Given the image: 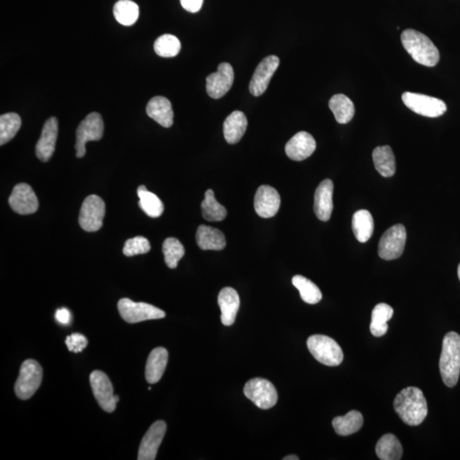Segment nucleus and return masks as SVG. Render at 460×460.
Here are the masks:
<instances>
[{
	"label": "nucleus",
	"mask_w": 460,
	"mask_h": 460,
	"mask_svg": "<svg viewBox=\"0 0 460 460\" xmlns=\"http://www.w3.org/2000/svg\"><path fill=\"white\" fill-rule=\"evenodd\" d=\"M329 108L340 124L349 123L354 115V105L344 94L334 95L329 101Z\"/></svg>",
	"instance_id": "obj_30"
},
{
	"label": "nucleus",
	"mask_w": 460,
	"mask_h": 460,
	"mask_svg": "<svg viewBox=\"0 0 460 460\" xmlns=\"http://www.w3.org/2000/svg\"><path fill=\"white\" fill-rule=\"evenodd\" d=\"M298 459H300V458H298V456L296 455H289L283 458V460H298Z\"/></svg>",
	"instance_id": "obj_43"
},
{
	"label": "nucleus",
	"mask_w": 460,
	"mask_h": 460,
	"mask_svg": "<svg viewBox=\"0 0 460 460\" xmlns=\"http://www.w3.org/2000/svg\"><path fill=\"white\" fill-rule=\"evenodd\" d=\"M393 314L392 307L389 305L378 304L374 307L370 324V331L373 336L382 337L388 332L389 326L387 322L392 318Z\"/></svg>",
	"instance_id": "obj_29"
},
{
	"label": "nucleus",
	"mask_w": 460,
	"mask_h": 460,
	"mask_svg": "<svg viewBox=\"0 0 460 460\" xmlns=\"http://www.w3.org/2000/svg\"><path fill=\"white\" fill-rule=\"evenodd\" d=\"M248 119L244 113L234 111L226 118L224 124V135L229 144L239 143L248 128Z\"/></svg>",
	"instance_id": "obj_24"
},
{
	"label": "nucleus",
	"mask_w": 460,
	"mask_h": 460,
	"mask_svg": "<svg viewBox=\"0 0 460 460\" xmlns=\"http://www.w3.org/2000/svg\"><path fill=\"white\" fill-rule=\"evenodd\" d=\"M56 320L63 325H68L71 321V313L66 308H62L56 310L55 314Z\"/></svg>",
	"instance_id": "obj_42"
},
{
	"label": "nucleus",
	"mask_w": 460,
	"mask_h": 460,
	"mask_svg": "<svg viewBox=\"0 0 460 460\" xmlns=\"http://www.w3.org/2000/svg\"><path fill=\"white\" fill-rule=\"evenodd\" d=\"M115 18L124 26H132L139 17V7L131 0H120L114 7Z\"/></svg>",
	"instance_id": "obj_35"
},
{
	"label": "nucleus",
	"mask_w": 460,
	"mask_h": 460,
	"mask_svg": "<svg viewBox=\"0 0 460 460\" xmlns=\"http://www.w3.org/2000/svg\"><path fill=\"white\" fill-rule=\"evenodd\" d=\"M43 369L38 362L27 360L22 364L19 377L15 385V392L21 400H27L41 385Z\"/></svg>",
	"instance_id": "obj_5"
},
{
	"label": "nucleus",
	"mask_w": 460,
	"mask_h": 460,
	"mask_svg": "<svg viewBox=\"0 0 460 460\" xmlns=\"http://www.w3.org/2000/svg\"><path fill=\"white\" fill-rule=\"evenodd\" d=\"M407 231L404 226L397 224L387 229L379 241L378 255L387 261L397 260L404 252Z\"/></svg>",
	"instance_id": "obj_10"
},
{
	"label": "nucleus",
	"mask_w": 460,
	"mask_h": 460,
	"mask_svg": "<svg viewBox=\"0 0 460 460\" xmlns=\"http://www.w3.org/2000/svg\"><path fill=\"white\" fill-rule=\"evenodd\" d=\"M235 79V72L227 63L219 64L217 71L207 78V92L213 99H219L231 89Z\"/></svg>",
	"instance_id": "obj_14"
},
{
	"label": "nucleus",
	"mask_w": 460,
	"mask_h": 460,
	"mask_svg": "<svg viewBox=\"0 0 460 460\" xmlns=\"http://www.w3.org/2000/svg\"><path fill=\"white\" fill-rule=\"evenodd\" d=\"M439 366L444 383L453 388L460 374V336L457 333L450 332L444 337Z\"/></svg>",
	"instance_id": "obj_3"
},
{
	"label": "nucleus",
	"mask_w": 460,
	"mask_h": 460,
	"mask_svg": "<svg viewBox=\"0 0 460 460\" xmlns=\"http://www.w3.org/2000/svg\"><path fill=\"white\" fill-rule=\"evenodd\" d=\"M375 168L383 177H391L397 170L395 158L392 149L390 146L377 147L373 152Z\"/></svg>",
	"instance_id": "obj_26"
},
{
	"label": "nucleus",
	"mask_w": 460,
	"mask_h": 460,
	"mask_svg": "<svg viewBox=\"0 0 460 460\" xmlns=\"http://www.w3.org/2000/svg\"><path fill=\"white\" fill-rule=\"evenodd\" d=\"M106 212L102 198L96 195L89 196L80 208L79 224L84 231L96 232L103 227Z\"/></svg>",
	"instance_id": "obj_9"
},
{
	"label": "nucleus",
	"mask_w": 460,
	"mask_h": 460,
	"mask_svg": "<svg viewBox=\"0 0 460 460\" xmlns=\"http://www.w3.org/2000/svg\"><path fill=\"white\" fill-rule=\"evenodd\" d=\"M58 136V121L55 117L48 119L44 123L37 144H36V156L43 162H47L53 155L56 139Z\"/></svg>",
	"instance_id": "obj_18"
},
{
	"label": "nucleus",
	"mask_w": 460,
	"mask_h": 460,
	"mask_svg": "<svg viewBox=\"0 0 460 460\" xmlns=\"http://www.w3.org/2000/svg\"><path fill=\"white\" fill-rule=\"evenodd\" d=\"M362 426V414L356 410L349 411L345 416L336 417L333 421L335 433L342 437L357 433Z\"/></svg>",
	"instance_id": "obj_28"
},
{
	"label": "nucleus",
	"mask_w": 460,
	"mask_h": 460,
	"mask_svg": "<svg viewBox=\"0 0 460 460\" xmlns=\"http://www.w3.org/2000/svg\"><path fill=\"white\" fill-rule=\"evenodd\" d=\"M376 454L381 460H399L402 457L400 441L392 434L383 435L376 445Z\"/></svg>",
	"instance_id": "obj_31"
},
{
	"label": "nucleus",
	"mask_w": 460,
	"mask_h": 460,
	"mask_svg": "<svg viewBox=\"0 0 460 460\" xmlns=\"http://www.w3.org/2000/svg\"><path fill=\"white\" fill-rule=\"evenodd\" d=\"M22 126V120L15 113H8V114L0 116V145L10 142L17 135Z\"/></svg>",
	"instance_id": "obj_36"
},
{
	"label": "nucleus",
	"mask_w": 460,
	"mask_h": 460,
	"mask_svg": "<svg viewBox=\"0 0 460 460\" xmlns=\"http://www.w3.org/2000/svg\"><path fill=\"white\" fill-rule=\"evenodd\" d=\"M196 241L200 249L221 251L226 247V239L219 229L210 227L207 225H200L197 229Z\"/></svg>",
	"instance_id": "obj_25"
},
{
	"label": "nucleus",
	"mask_w": 460,
	"mask_h": 460,
	"mask_svg": "<svg viewBox=\"0 0 460 460\" xmlns=\"http://www.w3.org/2000/svg\"><path fill=\"white\" fill-rule=\"evenodd\" d=\"M104 131V124L102 116L98 113H91L76 131V156L82 158L87 153L86 145L90 141L102 139Z\"/></svg>",
	"instance_id": "obj_6"
},
{
	"label": "nucleus",
	"mask_w": 460,
	"mask_h": 460,
	"mask_svg": "<svg viewBox=\"0 0 460 460\" xmlns=\"http://www.w3.org/2000/svg\"><path fill=\"white\" fill-rule=\"evenodd\" d=\"M279 64L280 60L276 56H269L258 64L249 84V91L252 95L260 96L264 94Z\"/></svg>",
	"instance_id": "obj_15"
},
{
	"label": "nucleus",
	"mask_w": 460,
	"mask_h": 460,
	"mask_svg": "<svg viewBox=\"0 0 460 460\" xmlns=\"http://www.w3.org/2000/svg\"><path fill=\"white\" fill-rule=\"evenodd\" d=\"M352 229L354 236L361 243L370 240L374 231V221L367 210H360L354 214Z\"/></svg>",
	"instance_id": "obj_27"
},
{
	"label": "nucleus",
	"mask_w": 460,
	"mask_h": 460,
	"mask_svg": "<svg viewBox=\"0 0 460 460\" xmlns=\"http://www.w3.org/2000/svg\"><path fill=\"white\" fill-rule=\"evenodd\" d=\"M162 251L165 256V262L167 267L176 269L177 264L184 256L185 249L183 244L176 238H167L164 241Z\"/></svg>",
	"instance_id": "obj_37"
},
{
	"label": "nucleus",
	"mask_w": 460,
	"mask_h": 460,
	"mask_svg": "<svg viewBox=\"0 0 460 460\" xmlns=\"http://www.w3.org/2000/svg\"><path fill=\"white\" fill-rule=\"evenodd\" d=\"M180 2L184 10L191 13L199 11L203 5V0H180Z\"/></svg>",
	"instance_id": "obj_41"
},
{
	"label": "nucleus",
	"mask_w": 460,
	"mask_h": 460,
	"mask_svg": "<svg viewBox=\"0 0 460 460\" xmlns=\"http://www.w3.org/2000/svg\"><path fill=\"white\" fill-rule=\"evenodd\" d=\"M402 98L409 110L429 118H437L445 114L447 111L446 103L433 96L407 91L402 94Z\"/></svg>",
	"instance_id": "obj_11"
},
{
	"label": "nucleus",
	"mask_w": 460,
	"mask_h": 460,
	"mask_svg": "<svg viewBox=\"0 0 460 460\" xmlns=\"http://www.w3.org/2000/svg\"><path fill=\"white\" fill-rule=\"evenodd\" d=\"M151 243L143 236H136L129 239L124 243L123 253L124 256L133 257L151 251Z\"/></svg>",
	"instance_id": "obj_39"
},
{
	"label": "nucleus",
	"mask_w": 460,
	"mask_h": 460,
	"mask_svg": "<svg viewBox=\"0 0 460 460\" xmlns=\"http://www.w3.org/2000/svg\"><path fill=\"white\" fill-rule=\"evenodd\" d=\"M293 285L300 290L302 301L309 305H316L321 300L322 294L318 286L306 277L295 276L292 280Z\"/></svg>",
	"instance_id": "obj_34"
},
{
	"label": "nucleus",
	"mask_w": 460,
	"mask_h": 460,
	"mask_svg": "<svg viewBox=\"0 0 460 460\" xmlns=\"http://www.w3.org/2000/svg\"><path fill=\"white\" fill-rule=\"evenodd\" d=\"M68 350L74 353H80L87 348L88 340L82 333H72L65 340Z\"/></svg>",
	"instance_id": "obj_40"
},
{
	"label": "nucleus",
	"mask_w": 460,
	"mask_h": 460,
	"mask_svg": "<svg viewBox=\"0 0 460 460\" xmlns=\"http://www.w3.org/2000/svg\"><path fill=\"white\" fill-rule=\"evenodd\" d=\"M168 363V351L163 347L153 349L149 354L145 378L151 385L158 383L162 378Z\"/></svg>",
	"instance_id": "obj_23"
},
{
	"label": "nucleus",
	"mask_w": 460,
	"mask_h": 460,
	"mask_svg": "<svg viewBox=\"0 0 460 460\" xmlns=\"http://www.w3.org/2000/svg\"><path fill=\"white\" fill-rule=\"evenodd\" d=\"M307 346L314 359L326 366H340L344 360L341 347L332 338L325 335L310 336L307 340Z\"/></svg>",
	"instance_id": "obj_4"
},
{
	"label": "nucleus",
	"mask_w": 460,
	"mask_h": 460,
	"mask_svg": "<svg viewBox=\"0 0 460 460\" xmlns=\"http://www.w3.org/2000/svg\"><path fill=\"white\" fill-rule=\"evenodd\" d=\"M317 143L314 137L306 132H298L286 143L285 151L290 160H305L316 151Z\"/></svg>",
	"instance_id": "obj_19"
},
{
	"label": "nucleus",
	"mask_w": 460,
	"mask_h": 460,
	"mask_svg": "<svg viewBox=\"0 0 460 460\" xmlns=\"http://www.w3.org/2000/svg\"><path fill=\"white\" fill-rule=\"evenodd\" d=\"M401 40L403 47L415 62L426 67H435L439 63L437 47L429 37L414 30L402 32Z\"/></svg>",
	"instance_id": "obj_2"
},
{
	"label": "nucleus",
	"mask_w": 460,
	"mask_h": 460,
	"mask_svg": "<svg viewBox=\"0 0 460 460\" xmlns=\"http://www.w3.org/2000/svg\"><path fill=\"white\" fill-rule=\"evenodd\" d=\"M153 48L161 58H173L179 53L181 42L174 35L164 34L156 39Z\"/></svg>",
	"instance_id": "obj_38"
},
{
	"label": "nucleus",
	"mask_w": 460,
	"mask_h": 460,
	"mask_svg": "<svg viewBox=\"0 0 460 460\" xmlns=\"http://www.w3.org/2000/svg\"><path fill=\"white\" fill-rule=\"evenodd\" d=\"M201 212L204 219L209 222H220L227 216V210L215 199L212 189L205 193V199L201 203Z\"/></svg>",
	"instance_id": "obj_33"
},
{
	"label": "nucleus",
	"mask_w": 460,
	"mask_h": 460,
	"mask_svg": "<svg viewBox=\"0 0 460 460\" xmlns=\"http://www.w3.org/2000/svg\"><path fill=\"white\" fill-rule=\"evenodd\" d=\"M165 433H167V423L162 421L153 423L140 444L137 459L155 460Z\"/></svg>",
	"instance_id": "obj_17"
},
{
	"label": "nucleus",
	"mask_w": 460,
	"mask_h": 460,
	"mask_svg": "<svg viewBox=\"0 0 460 460\" xmlns=\"http://www.w3.org/2000/svg\"><path fill=\"white\" fill-rule=\"evenodd\" d=\"M281 207V197L276 189L262 185L257 189L254 199V208L258 216L269 219L276 215Z\"/></svg>",
	"instance_id": "obj_16"
},
{
	"label": "nucleus",
	"mask_w": 460,
	"mask_h": 460,
	"mask_svg": "<svg viewBox=\"0 0 460 460\" xmlns=\"http://www.w3.org/2000/svg\"><path fill=\"white\" fill-rule=\"evenodd\" d=\"M458 276H459V279L460 281V264H459V268H458Z\"/></svg>",
	"instance_id": "obj_45"
},
{
	"label": "nucleus",
	"mask_w": 460,
	"mask_h": 460,
	"mask_svg": "<svg viewBox=\"0 0 460 460\" xmlns=\"http://www.w3.org/2000/svg\"><path fill=\"white\" fill-rule=\"evenodd\" d=\"M115 402H116L117 403H118L119 401H120L119 395H115Z\"/></svg>",
	"instance_id": "obj_44"
},
{
	"label": "nucleus",
	"mask_w": 460,
	"mask_h": 460,
	"mask_svg": "<svg viewBox=\"0 0 460 460\" xmlns=\"http://www.w3.org/2000/svg\"><path fill=\"white\" fill-rule=\"evenodd\" d=\"M244 394L261 409H271L278 401L276 387L264 378H256L249 381L244 387Z\"/></svg>",
	"instance_id": "obj_8"
},
{
	"label": "nucleus",
	"mask_w": 460,
	"mask_h": 460,
	"mask_svg": "<svg viewBox=\"0 0 460 460\" xmlns=\"http://www.w3.org/2000/svg\"><path fill=\"white\" fill-rule=\"evenodd\" d=\"M394 409L402 421L410 426L421 425L428 414L426 399L417 387L402 390L395 398Z\"/></svg>",
	"instance_id": "obj_1"
},
{
	"label": "nucleus",
	"mask_w": 460,
	"mask_h": 460,
	"mask_svg": "<svg viewBox=\"0 0 460 460\" xmlns=\"http://www.w3.org/2000/svg\"><path fill=\"white\" fill-rule=\"evenodd\" d=\"M217 302L221 309V321L226 326L235 324L236 314L240 308V297L236 290L232 288L221 290Z\"/></svg>",
	"instance_id": "obj_21"
},
{
	"label": "nucleus",
	"mask_w": 460,
	"mask_h": 460,
	"mask_svg": "<svg viewBox=\"0 0 460 460\" xmlns=\"http://www.w3.org/2000/svg\"><path fill=\"white\" fill-rule=\"evenodd\" d=\"M90 383L96 400L102 409L113 413L116 409L114 388L110 378L102 371L96 370L90 375Z\"/></svg>",
	"instance_id": "obj_12"
},
{
	"label": "nucleus",
	"mask_w": 460,
	"mask_h": 460,
	"mask_svg": "<svg viewBox=\"0 0 460 460\" xmlns=\"http://www.w3.org/2000/svg\"><path fill=\"white\" fill-rule=\"evenodd\" d=\"M120 317L127 324H135L148 320L163 319L165 313L157 307L146 302H136L129 298H121L118 302Z\"/></svg>",
	"instance_id": "obj_7"
},
{
	"label": "nucleus",
	"mask_w": 460,
	"mask_h": 460,
	"mask_svg": "<svg viewBox=\"0 0 460 460\" xmlns=\"http://www.w3.org/2000/svg\"><path fill=\"white\" fill-rule=\"evenodd\" d=\"M146 112L151 119L156 121L161 127L169 128L172 126L174 113L172 103L163 96H155L149 101Z\"/></svg>",
	"instance_id": "obj_22"
},
{
	"label": "nucleus",
	"mask_w": 460,
	"mask_h": 460,
	"mask_svg": "<svg viewBox=\"0 0 460 460\" xmlns=\"http://www.w3.org/2000/svg\"><path fill=\"white\" fill-rule=\"evenodd\" d=\"M333 183L332 180L325 179L321 181L314 193V212L318 219L328 222L332 216Z\"/></svg>",
	"instance_id": "obj_20"
},
{
	"label": "nucleus",
	"mask_w": 460,
	"mask_h": 460,
	"mask_svg": "<svg viewBox=\"0 0 460 460\" xmlns=\"http://www.w3.org/2000/svg\"><path fill=\"white\" fill-rule=\"evenodd\" d=\"M137 195L139 197V207L147 214L148 217H159L164 212V205L158 196L155 193L149 192L144 185L137 189Z\"/></svg>",
	"instance_id": "obj_32"
},
{
	"label": "nucleus",
	"mask_w": 460,
	"mask_h": 460,
	"mask_svg": "<svg viewBox=\"0 0 460 460\" xmlns=\"http://www.w3.org/2000/svg\"><path fill=\"white\" fill-rule=\"evenodd\" d=\"M9 205L20 215H30L39 209V200L34 189L24 183L15 185L9 198Z\"/></svg>",
	"instance_id": "obj_13"
}]
</instances>
